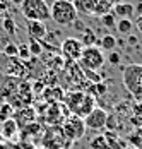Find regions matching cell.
Listing matches in <instances>:
<instances>
[{
  "mask_svg": "<svg viewBox=\"0 0 142 149\" xmlns=\"http://www.w3.org/2000/svg\"><path fill=\"white\" fill-rule=\"evenodd\" d=\"M63 104L67 106V110L70 111V115H77L81 118H86L94 108H96V98L86 91L74 89L65 94Z\"/></svg>",
  "mask_w": 142,
  "mask_h": 149,
  "instance_id": "1",
  "label": "cell"
},
{
  "mask_svg": "<svg viewBox=\"0 0 142 149\" xmlns=\"http://www.w3.org/2000/svg\"><path fill=\"white\" fill-rule=\"evenodd\" d=\"M2 96L14 110H19V108L31 106L34 93H33V88L29 82L19 79V81H15V88H5L2 91Z\"/></svg>",
  "mask_w": 142,
  "mask_h": 149,
  "instance_id": "2",
  "label": "cell"
},
{
  "mask_svg": "<svg viewBox=\"0 0 142 149\" xmlns=\"http://www.w3.org/2000/svg\"><path fill=\"white\" fill-rule=\"evenodd\" d=\"M50 15L58 26H72L79 21V12L72 0H53V3H50Z\"/></svg>",
  "mask_w": 142,
  "mask_h": 149,
  "instance_id": "3",
  "label": "cell"
},
{
  "mask_svg": "<svg viewBox=\"0 0 142 149\" xmlns=\"http://www.w3.org/2000/svg\"><path fill=\"white\" fill-rule=\"evenodd\" d=\"M122 82L125 89L142 101V63H128L122 69Z\"/></svg>",
  "mask_w": 142,
  "mask_h": 149,
  "instance_id": "4",
  "label": "cell"
},
{
  "mask_svg": "<svg viewBox=\"0 0 142 149\" xmlns=\"http://www.w3.org/2000/svg\"><path fill=\"white\" fill-rule=\"evenodd\" d=\"M21 14L26 21H40L46 22L52 19L50 15V3L46 0H24L21 5Z\"/></svg>",
  "mask_w": 142,
  "mask_h": 149,
  "instance_id": "5",
  "label": "cell"
},
{
  "mask_svg": "<svg viewBox=\"0 0 142 149\" xmlns=\"http://www.w3.org/2000/svg\"><path fill=\"white\" fill-rule=\"evenodd\" d=\"M72 3H74V7L77 9L79 14L98 15V17L110 14L111 7H113L108 0H72Z\"/></svg>",
  "mask_w": 142,
  "mask_h": 149,
  "instance_id": "6",
  "label": "cell"
},
{
  "mask_svg": "<svg viewBox=\"0 0 142 149\" xmlns=\"http://www.w3.org/2000/svg\"><path fill=\"white\" fill-rule=\"evenodd\" d=\"M60 134H62V137L65 141H69V142L82 139L86 134L84 118H81L77 115H69L67 118L63 120V123L60 125Z\"/></svg>",
  "mask_w": 142,
  "mask_h": 149,
  "instance_id": "7",
  "label": "cell"
},
{
  "mask_svg": "<svg viewBox=\"0 0 142 149\" xmlns=\"http://www.w3.org/2000/svg\"><path fill=\"white\" fill-rule=\"evenodd\" d=\"M104 53L100 46H86L81 58H79V67L84 70H94L98 72L101 67L104 65Z\"/></svg>",
  "mask_w": 142,
  "mask_h": 149,
  "instance_id": "8",
  "label": "cell"
},
{
  "mask_svg": "<svg viewBox=\"0 0 142 149\" xmlns=\"http://www.w3.org/2000/svg\"><path fill=\"white\" fill-rule=\"evenodd\" d=\"M70 115V111L67 110V106L63 103H52L46 104V108L41 111V118L46 125L50 127H60L63 123V120Z\"/></svg>",
  "mask_w": 142,
  "mask_h": 149,
  "instance_id": "9",
  "label": "cell"
},
{
  "mask_svg": "<svg viewBox=\"0 0 142 149\" xmlns=\"http://www.w3.org/2000/svg\"><path fill=\"white\" fill-rule=\"evenodd\" d=\"M82 52H84L82 41L74 36L65 38L60 45V53H62V58H65V62H79Z\"/></svg>",
  "mask_w": 142,
  "mask_h": 149,
  "instance_id": "10",
  "label": "cell"
},
{
  "mask_svg": "<svg viewBox=\"0 0 142 149\" xmlns=\"http://www.w3.org/2000/svg\"><path fill=\"white\" fill-rule=\"evenodd\" d=\"M86 129H91L94 132H101L106 129V123H108V113L103 110V108H94L87 117L84 118Z\"/></svg>",
  "mask_w": 142,
  "mask_h": 149,
  "instance_id": "11",
  "label": "cell"
},
{
  "mask_svg": "<svg viewBox=\"0 0 142 149\" xmlns=\"http://www.w3.org/2000/svg\"><path fill=\"white\" fill-rule=\"evenodd\" d=\"M17 127L19 129H24L31 123H34L38 120V111L33 108V106H26V108H19V110H14V117Z\"/></svg>",
  "mask_w": 142,
  "mask_h": 149,
  "instance_id": "12",
  "label": "cell"
},
{
  "mask_svg": "<svg viewBox=\"0 0 142 149\" xmlns=\"http://www.w3.org/2000/svg\"><path fill=\"white\" fill-rule=\"evenodd\" d=\"M26 29H28V34L33 38V40H43L46 36V24L45 22H40V21H26Z\"/></svg>",
  "mask_w": 142,
  "mask_h": 149,
  "instance_id": "13",
  "label": "cell"
},
{
  "mask_svg": "<svg viewBox=\"0 0 142 149\" xmlns=\"http://www.w3.org/2000/svg\"><path fill=\"white\" fill-rule=\"evenodd\" d=\"M43 100L48 104L52 103H63V98H65V93L60 86H52V88H45L43 91Z\"/></svg>",
  "mask_w": 142,
  "mask_h": 149,
  "instance_id": "14",
  "label": "cell"
},
{
  "mask_svg": "<svg viewBox=\"0 0 142 149\" xmlns=\"http://www.w3.org/2000/svg\"><path fill=\"white\" fill-rule=\"evenodd\" d=\"M19 127H17V123H15L14 118H9L5 120V122H2V127H0V134L2 137L5 139V141H12L15 135L19 134Z\"/></svg>",
  "mask_w": 142,
  "mask_h": 149,
  "instance_id": "15",
  "label": "cell"
},
{
  "mask_svg": "<svg viewBox=\"0 0 142 149\" xmlns=\"http://www.w3.org/2000/svg\"><path fill=\"white\" fill-rule=\"evenodd\" d=\"M113 14L115 17H120V19H132L135 14V7L130 2H122L118 5H113Z\"/></svg>",
  "mask_w": 142,
  "mask_h": 149,
  "instance_id": "16",
  "label": "cell"
},
{
  "mask_svg": "<svg viewBox=\"0 0 142 149\" xmlns=\"http://www.w3.org/2000/svg\"><path fill=\"white\" fill-rule=\"evenodd\" d=\"M104 137H106V141H108V148H106V149H125L123 141L115 134V132L110 130V132H106V134H104Z\"/></svg>",
  "mask_w": 142,
  "mask_h": 149,
  "instance_id": "17",
  "label": "cell"
},
{
  "mask_svg": "<svg viewBox=\"0 0 142 149\" xmlns=\"http://www.w3.org/2000/svg\"><path fill=\"white\" fill-rule=\"evenodd\" d=\"M116 38H115L113 34H104L103 38H101L100 41H98V46H100L101 50H108V52H113L115 46H116Z\"/></svg>",
  "mask_w": 142,
  "mask_h": 149,
  "instance_id": "18",
  "label": "cell"
},
{
  "mask_svg": "<svg viewBox=\"0 0 142 149\" xmlns=\"http://www.w3.org/2000/svg\"><path fill=\"white\" fill-rule=\"evenodd\" d=\"M89 148L91 149H106L108 148V141H106L104 134L94 135V137L91 139V142H89Z\"/></svg>",
  "mask_w": 142,
  "mask_h": 149,
  "instance_id": "19",
  "label": "cell"
},
{
  "mask_svg": "<svg viewBox=\"0 0 142 149\" xmlns=\"http://www.w3.org/2000/svg\"><path fill=\"white\" fill-rule=\"evenodd\" d=\"M81 41H82L84 48H86V46H96V45H98V38H96V34H94L91 29H84Z\"/></svg>",
  "mask_w": 142,
  "mask_h": 149,
  "instance_id": "20",
  "label": "cell"
},
{
  "mask_svg": "<svg viewBox=\"0 0 142 149\" xmlns=\"http://www.w3.org/2000/svg\"><path fill=\"white\" fill-rule=\"evenodd\" d=\"M132 29H134V22H132V19H120V21L116 22V31L122 33V34H130Z\"/></svg>",
  "mask_w": 142,
  "mask_h": 149,
  "instance_id": "21",
  "label": "cell"
},
{
  "mask_svg": "<svg viewBox=\"0 0 142 149\" xmlns=\"http://www.w3.org/2000/svg\"><path fill=\"white\" fill-rule=\"evenodd\" d=\"M40 134H41V125H40V123H36V122L22 129V135H24L26 139H31V137L40 135Z\"/></svg>",
  "mask_w": 142,
  "mask_h": 149,
  "instance_id": "22",
  "label": "cell"
},
{
  "mask_svg": "<svg viewBox=\"0 0 142 149\" xmlns=\"http://www.w3.org/2000/svg\"><path fill=\"white\" fill-rule=\"evenodd\" d=\"M12 117H14V108L7 101H3L2 108H0V122H5V120L12 118Z\"/></svg>",
  "mask_w": 142,
  "mask_h": 149,
  "instance_id": "23",
  "label": "cell"
},
{
  "mask_svg": "<svg viewBox=\"0 0 142 149\" xmlns=\"http://www.w3.org/2000/svg\"><path fill=\"white\" fill-rule=\"evenodd\" d=\"M17 58L21 60V62H24V63L33 58V57H31V52H29V45H28V43L19 45V53H17Z\"/></svg>",
  "mask_w": 142,
  "mask_h": 149,
  "instance_id": "24",
  "label": "cell"
},
{
  "mask_svg": "<svg viewBox=\"0 0 142 149\" xmlns=\"http://www.w3.org/2000/svg\"><path fill=\"white\" fill-rule=\"evenodd\" d=\"M28 45H29V52H31V57H33V58L41 55L43 48H41V45H40V41H38V40H33V38H31V41H29Z\"/></svg>",
  "mask_w": 142,
  "mask_h": 149,
  "instance_id": "25",
  "label": "cell"
},
{
  "mask_svg": "<svg viewBox=\"0 0 142 149\" xmlns=\"http://www.w3.org/2000/svg\"><path fill=\"white\" fill-rule=\"evenodd\" d=\"M82 74H84V77L89 79L93 84H100V82H103V75H100L98 72H94V70H84V69H82Z\"/></svg>",
  "mask_w": 142,
  "mask_h": 149,
  "instance_id": "26",
  "label": "cell"
},
{
  "mask_svg": "<svg viewBox=\"0 0 142 149\" xmlns=\"http://www.w3.org/2000/svg\"><path fill=\"white\" fill-rule=\"evenodd\" d=\"M17 53H19V45H15V43H9V45H5L3 48V55L5 57H17Z\"/></svg>",
  "mask_w": 142,
  "mask_h": 149,
  "instance_id": "27",
  "label": "cell"
},
{
  "mask_svg": "<svg viewBox=\"0 0 142 149\" xmlns=\"http://www.w3.org/2000/svg\"><path fill=\"white\" fill-rule=\"evenodd\" d=\"M101 22L106 26V28H116V22H115V14L113 12H110V14H106V15H103L101 17Z\"/></svg>",
  "mask_w": 142,
  "mask_h": 149,
  "instance_id": "28",
  "label": "cell"
},
{
  "mask_svg": "<svg viewBox=\"0 0 142 149\" xmlns=\"http://www.w3.org/2000/svg\"><path fill=\"white\" fill-rule=\"evenodd\" d=\"M106 86L103 84V82H100V84H93V96L96 98V96H103L104 93H106Z\"/></svg>",
  "mask_w": 142,
  "mask_h": 149,
  "instance_id": "29",
  "label": "cell"
},
{
  "mask_svg": "<svg viewBox=\"0 0 142 149\" xmlns=\"http://www.w3.org/2000/svg\"><path fill=\"white\" fill-rule=\"evenodd\" d=\"M3 29H5V33H7V34H14V33H15V24H14V21L7 17V19L3 21Z\"/></svg>",
  "mask_w": 142,
  "mask_h": 149,
  "instance_id": "30",
  "label": "cell"
},
{
  "mask_svg": "<svg viewBox=\"0 0 142 149\" xmlns=\"http://www.w3.org/2000/svg\"><path fill=\"white\" fill-rule=\"evenodd\" d=\"M120 58H122V57H120V53H116V52H111V53L108 55V62H110L111 65H118V63H120Z\"/></svg>",
  "mask_w": 142,
  "mask_h": 149,
  "instance_id": "31",
  "label": "cell"
},
{
  "mask_svg": "<svg viewBox=\"0 0 142 149\" xmlns=\"http://www.w3.org/2000/svg\"><path fill=\"white\" fill-rule=\"evenodd\" d=\"M31 88H33V93H41L45 91V84H43L41 81H36V82H33L31 84Z\"/></svg>",
  "mask_w": 142,
  "mask_h": 149,
  "instance_id": "32",
  "label": "cell"
},
{
  "mask_svg": "<svg viewBox=\"0 0 142 149\" xmlns=\"http://www.w3.org/2000/svg\"><path fill=\"white\" fill-rule=\"evenodd\" d=\"M134 28H137V31H139V33H142V14L137 15L135 22H134Z\"/></svg>",
  "mask_w": 142,
  "mask_h": 149,
  "instance_id": "33",
  "label": "cell"
},
{
  "mask_svg": "<svg viewBox=\"0 0 142 149\" xmlns=\"http://www.w3.org/2000/svg\"><path fill=\"white\" fill-rule=\"evenodd\" d=\"M0 149H21V146H17V144H12V142H7V144H3Z\"/></svg>",
  "mask_w": 142,
  "mask_h": 149,
  "instance_id": "34",
  "label": "cell"
},
{
  "mask_svg": "<svg viewBox=\"0 0 142 149\" xmlns=\"http://www.w3.org/2000/svg\"><path fill=\"white\" fill-rule=\"evenodd\" d=\"M134 7H135V12H137V15L142 14V0H137V3H134Z\"/></svg>",
  "mask_w": 142,
  "mask_h": 149,
  "instance_id": "35",
  "label": "cell"
},
{
  "mask_svg": "<svg viewBox=\"0 0 142 149\" xmlns=\"http://www.w3.org/2000/svg\"><path fill=\"white\" fill-rule=\"evenodd\" d=\"M9 2H10L12 5H15V7H19V9H21V5L24 3V0H9Z\"/></svg>",
  "mask_w": 142,
  "mask_h": 149,
  "instance_id": "36",
  "label": "cell"
},
{
  "mask_svg": "<svg viewBox=\"0 0 142 149\" xmlns=\"http://www.w3.org/2000/svg\"><path fill=\"white\" fill-rule=\"evenodd\" d=\"M111 5H118V3H122V2H127V0H108Z\"/></svg>",
  "mask_w": 142,
  "mask_h": 149,
  "instance_id": "37",
  "label": "cell"
},
{
  "mask_svg": "<svg viewBox=\"0 0 142 149\" xmlns=\"http://www.w3.org/2000/svg\"><path fill=\"white\" fill-rule=\"evenodd\" d=\"M128 41H130V43H137V38H135V36H128Z\"/></svg>",
  "mask_w": 142,
  "mask_h": 149,
  "instance_id": "38",
  "label": "cell"
},
{
  "mask_svg": "<svg viewBox=\"0 0 142 149\" xmlns=\"http://www.w3.org/2000/svg\"><path fill=\"white\" fill-rule=\"evenodd\" d=\"M125 149H139V148H135V146H128V148H125Z\"/></svg>",
  "mask_w": 142,
  "mask_h": 149,
  "instance_id": "39",
  "label": "cell"
},
{
  "mask_svg": "<svg viewBox=\"0 0 142 149\" xmlns=\"http://www.w3.org/2000/svg\"><path fill=\"white\" fill-rule=\"evenodd\" d=\"M2 141H3V137H2V134H0V144H2Z\"/></svg>",
  "mask_w": 142,
  "mask_h": 149,
  "instance_id": "40",
  "label": "cell"
},
{
  "mask_svg": "<svg viewBox=\"0 0 142 149\" xmlns=\"http://www.w3.org/2000/svg\"><path fill=\"white\" fill-rule=\"evenodd\" d=\"M60 149H63V148H60Z\"/></svg>",
  "mask_w": 142,
  "mask_h": 149,
  "instance_id": "41",
  "label": "cell"
}]
</instances>
